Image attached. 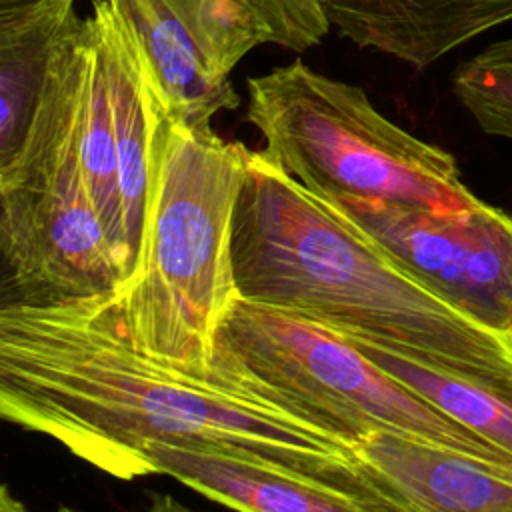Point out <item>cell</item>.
<instances>
[{"label":"cell","instance_id":"obj_1","mask_svg":"<svg viewBox=\"0 0 512 512\" xmlns=\"http://www.w3.org/2000/svg\"><path fill=\"white\" fill-rule=\"evenodd\" d=\"M0 414L120 480L142 476L144 444L166 442L214 448L394 506L340 438L144 354L118 290L2 304Z\"/></svg>","mask_w":512,"mask_h":512},{"label":"cell","instance_id":"obj_2","mask_svg":"<svg viewBox=\"0 0 512 512\" xmlns=\"http://www.w3.org/2000/svg\"><path fill=\"white\" fill-rule=\"evenodd\" d=\"M232 266L248 302L450 370L512 374V342L440 298L262 150L246 152Z\"/></svg>","mask_w":512,"mask_h":512},{"label":"cell","instance_id":"obj_3","mask_svg":"<svg viewBox=\"0 0 512 512\" xmlns=\"http://www.w3.org/2000/svg\"><path fill=\"white\" fill-rule=\"evenodd\" d=\"M242 142L168 112L156 144L136 268L118 290L126 328L150 358L194 378L236 302L232 220L246 174Z\"/></svg>","mask_w":512,"mask_h":512},{"label":"cell","instance_id":"obj_4","mask_svg":"<svg viewBox=\"0 0 512 512\" xmlns=\"http://www.w3.org/2000/svg\"><path fill=\"white\" fill-rule=\"evenodd\" d=\"M200 380L276 406L352 448L370 432L388 430L510 462L346 338L240 296L218 326L210 368Z\"/></svg>","mask_w":512,"mask_h":512},{"label":"cell","instance_id":"obj_5","mask_svg":"<svg viewBox=\"0 0 512 512\" xmlns=\"http://www.w3.org/2000/svg\"><path fill=\"white\" fill-rule=\"evenodd\" d=\"M246 120L262 154L316 196H350L428 210L480 198L456 158L388 120L354 84L296 60L246 80Z\"/></svg>","mask_w":512,"mask_h":512},{"label":"cell","instance_id":"obj_6","mask_svg":"<svg viewBox=\"0 0 512 512\" xmlns=\"http://www.w3.org/2000/svg\"><path fill=\"white\" fill-rule=\"evenodd\" d=\"M86 42L84 28L60 46L32 138L0 174V252L12 292L4 304L82 300L116 292L126 280L78 160Z\"/></svg>","mask_w":512,"mask_h":512},{"label":"cell","instance_id":"obj_7","mask_svg":"<svg viewBox=\"0 0 512 512\" xmlns=\"http://www.w3.org/2000/svg\"><path fill=\"white\" fill-rule=\"evenodd\" d=\"M470 320L512 342V216L484 200L428 210L318 196Z\"/></svg>","mask_w":512,"mask_h":512},{"label":"cell","instance_id":"obj_8","mask_svg":"<svg viewBox=\"0 0 512 512\" xmlns=\"http://www.w3.org/2000/svg\"><path fill=\"white\" fill-rule=\"evenodd\" d=\"M132 30L174 118L212 126L236 110L230 74L254 48L272 42L248 0H104Z\"/></svg>","mask_w":512,"mask_h":512},{"label":"cell","instance_id":"obj_9","mask_svg":"<svg viewBox=\"0 0 512 512\" xmlns=\"http://www.w3.org/2000/svg\"><path fill=\"white\" fill-rule=\"evenodd\" d=\"M354 454L402 512H512V462L388 430L370 432Z\"/></svg>","mask_w":512,"mask_h":512},{"label":"cell","instance_id":"obj_10","mask_svg":"<svg viewBox=\"0 0 512 512\" xmlns=\"http://www.w3.org/2000/svg\"><path fill=\"white\" fill-rule=\"evenodd\" d=\"M142 476L166 474L238 512H400L364 494L204 446L148 442Z\"/></svg>","mask_w":512,"mask_h":512},{"label":"cell","instance_id":"obj_11","mask_svg":"<svg viewBox=\"0 0 512 512\" xmlns=\"http://www.w3.org/2000/svg\"><path fill=\"white\" fill-rule=\"evenodd\" d=\"M324 8L330 26L358 48L418 70L512 22V0H324Z\"/></svg>","mask_w":512,"mask_h":512},{"label":"cell","instance_id":"obj_12","mask_svg":"<svg viewBox=\"0 0 512 512\" xmlns=\"http://www.w3.org/2000/svg\"><path fill=\"white\" fill-rule=\"evenodd\" d=\"M76 0H50L0 22V174L22 158L52 78L58 48L76 22Z\"/></svg>","mask_w":512,"mask_h":512},{"label":"cell","instance_id":"obj_13","mask_svg":"<svg viewBox=\"0 0 512 512\" xmlns=\"http://www.w3.org/2000/svg\"><path fill=\"white\" fill-rule=\"evenodd\" d=\"M346 340L394 380L512 462V374L458 372L380 344Z\"/></svg>","mask_w":512,"mask_h":512},{"label":"cell","instance_id":"obj_14","mask_svg":"<svg viewBox=\"0 0 512 512\" xmlns=\"http://www.w3.org/2000/svg\"><path fill=\"white\" fill-rule=\"evenodd\" d=\"M86 18V62L82 74L80 102H78V160L88 196L102 220L112 250L122 264L126 278L130 276V252L126 238L120 166L116 148V128L112 116L108 74L104 54L98 38V28L92 14ZM126 282V280H124Z\"/></svg>","mask_w":512,"mask_h":512},{"label":"cell","instance_id":"obj_15","mask_svg":"<svg viewBox=\"0 0 512 512\" xmlns=\"http://www.w3.org/2000/svg\"><path fill=\"white\" fill-rule=\"evenodd\" d=\"M450 84L484 134L512 140V36L464 60L452 72Z\"/></svg>","mask_w":512,"mask_h":512},{"label":"cell","instance_id":"obj_16","mask_svg":"<svg viewBox=\"0 0 512 512\" xmlns=\"http://www.w3.org/2000/svg\"><path fill=\"white\" fill-rule=\"evenodd\" d=\"M272 32V44L304 52L330 30L324 0H248Z\"/></svg>","mask_w":512,"mask_h":512},{"label":"cell","instance_id":"obj_17","mask_svg":"<svg viewBox=\"0 0 512 512\" xmlns=\"http://www.w3.org/2000/svg\"><path fill=\"white\" fill-rule=\"evenodd\" d=\"M0 512H28V510H26V508L22 506V502H18V500L10 494V490L4 486V488H2V496H0ZM52 512H82V510H76V508H72V506H58V508L52 510ZM142 512H198V510L186 506L184 502L176 500V498L170 496V494H158V496L152 498V502L148 504V508L142 510Z\"/></svg>","mask_w":512,"mask_h":512},{"label":"cell","instance_id":"obj_18","mask_svg":"<svg viewBox=\"0 0 512 512\" xmlns=\"http://www.w3.org/2000/svg\"><path fill=\"white\" fill-rule=\"evenodd\" d=\"M50 0H0V22L18 18Z\"/></svg>","mask_w":512,"mask_h":512}]
</instances>
